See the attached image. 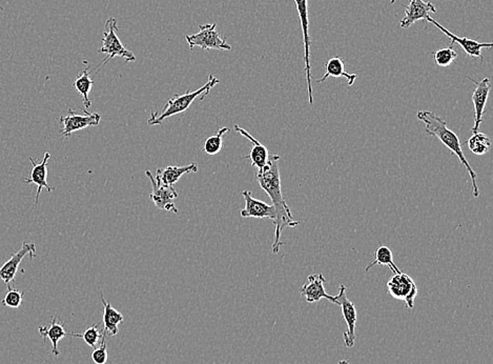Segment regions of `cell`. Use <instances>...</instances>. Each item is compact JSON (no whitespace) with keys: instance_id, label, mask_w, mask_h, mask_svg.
I'll list each match as a JSON object with an SVG mask.
<instances>
[{"instance_id":"obj_1","label":"cell","mask_w":493,"mask_h":364,"mask_svg":"<svg viewBox=\"0 0 493 364\" xmlns=\"http://www.w3.org/2000/svg\"><path fill=\"white\" fill-rule=\"evenodd\" d=\"M279 155H270L266 166L263 169L258 170L256 178L258 180L261 189L270 196L273 205L276 209V219H275V240L273 244V253L278 254L281 246H284L281 242V234L286 228H294L300 222L294 220L292 212L288 203L283 198L282 185H281L280 162Z\"/></svg>"},{"instance_id":"obj_2","label":"cell","mask_w":493,"mask_h":364,"mask_svg":"<svg viewBox=\"0 0 493 364\" xmlns=\"http://www.w3.org/2000/svg\"><path fill=\"white\" fill-rule=\"evenodd\" d=\"M416 116L420 120L425 123L426 134L428 136L435 137L439 139L440 142L453 152L462 164L465 166V169L468 172L469 177L471 179V185H472V194L475 198H477L480 196V191L477 187V173L475 170L471 168L470 164L467 160L464 152L462 150L461 142L457 135L453 130L448 128L447 122L444 120L442 117L438 116L433 112L430 111H419L416 113Z\"/></svg>"},{"instance_id":"obj_3","label":"cell","mask_w":493,"mask_h":364,"mask_svg":"<svg viewBox=\"0 0 493 364\" xmlns=\"http://www.w3.org/2000/svg\"><path fill=\"white\" fill-rule=\"evenodd\" d=\"M219 82V79L216 78L215 76L210 75L208 81L206 82L205 85L202 86L201 88L196 90V91L186 92V93L182 94V95L173 96L160 114L158 115L157 112H155V113L152 112V115L147 119V123H149V125H161L162 121L166 120V118H170V117L174 116V115L184 113L186 109H190L192 103L196 101V98L201 97V99H203Z\"/></svg>"},{"instance_id":"obj_4","label":"cell","mask_w":493,"mask_h":364,"mask_svg":"<svg viewBox=\"0 0 493 364\" xmlns=\"http://www.w3.org/2000/svg\"><path fill=\"white\" fill-rule=\"evenodd\" d=\"M118 30H119V29H118L117 21L113 18V17L108 19L105 25H104L103 39H102L103 46H102L99 50L100 52L107 54L108 57L105 58V60L102 62L97 68H94V70L99 68V66H105L112 58L117 57V56L118 57L125 58V64H127V62H136V56H135V54L131 52V51L127 50V49L123 46V42H121V38L118 37Z\"/></svg>"},{"instance_id":"obj_5","label":"cell","mask_w":493,"mask_h":364,"mask_svg":"<svg viewBox=\"0 0 493 364\" xmlns=\"http://www.w3.org/2000/svg\"><path fill=\"white\" fill-rule=\"evenodd\" d=\"M186 41L190 50L199 47L203 50H227L231 51V46L227 41V37L221 38L217 31L216 23H205L199 27L197 34L186 35Z\"/></svg>"},{"instance_id":"obj_6","label":"cell","mask_w":493,"mask_h":364,"mask_svg":"<svg viewBox=\"0 0 493 364\" xmlns=\"http://www.w3.org/2000/svg\"><path fill=\"white\" fill-rule=\"evenodd\" d=\"M388 293L398 300H404L406 307L412 310L414 299L418 295V287L412 278L407 274H394L387 283Z\"/></svg>"},{"instance_id":"obj_7","label":"cell","mask_w":493,"mask_h":364,"mask_svg":"<svg viewBox=\"0 0 493 364\" xmlns=\"http://www.w3.org/2000/svg\"><path fill=\"white\" fill-rule=\"evenodd\" d=\"M308 0H294L299 18L301 23L302 33H303L304 44V64H305L306 81H307L308 101L310 105L314 103L312 86V66H310V36L309 21H308Z\"/></svg>"},{"instance_id":"obj_8","label":"cell","mask_w":493,"mask_h":364,"mask_svg":"<svg viewBox=\"0 0 493 364\" xmlns=\"http://www.w3.org/2000/svg\"><path fill=\"white\" fill-rule=\"evenodd\" d=\"M84 112H86V115H80L70 109L66 116H62L59 118V123L62 125L60 134L64 138H68L73 133L77 132V131L99 125L100 120H101V115L99 113Z\"/></svg>"},{"instance_id":"obj_9","label":"cell","mask_w":493,"mask_h":364,"mask_svg":"<svg viewBox=\"0 0 493 364\" xmlns=\"http://www.w3.org/2000/svg\"><path fill=\"white\" fill-rule=\"evenodd\" d=\"M147 176L149 177L151 185H152V194L149 196V198L152 199L157 209H164L168 212H173L175 214L178 213L175 200L178 198V193L174 187L170 185H161L155 179L154 174L147 171Z\"/></svg>"},{"instance_id":"obj_10","label":"cell","mask_w":493,"mask_h":364,"mask_svg":"<svg viewBox=\"0 0 493 364\" xmlns=\"http://www.w3.org/2000/svg\"><path fill=\"white\" fill-rule=\"evenodd\" d=\"M339 305L341 307L342 315L347 324V330L343 334L345 346L353 348L355 342V324H357V313L355 304L347 298L346 287L344 285H340L339 294L337 295Z\"/></svg>"},{"instance_id":"obj_11","label":"cell","mask_w":493,"mask_h":364,"mask_svg":"<svg viewBox=\"0 0 493 364\" xmlns=\"http://www.w3.org/2000/svg\"><path fill=\"white\" fill-rule=\"evenodd\" d=\"M426 21L431 23L432 25H435L440 31H442V32L449 38V41L451 42V47L453 46V44H459V46L462 47V49L465 51V53H466L468 56H470L471 58H475V60L480 58L481 64H482L483 60H484V56H483L482 54L483 49H491L493 47L491 42H479V41L475 40V39L457 36V35L451 33V31L447 30L443 25H440V23L432 18V17L428 16Z\"/></svg>"},{"instance_id":"obj_12","label":"cell","mask_w":493,"mask_h":364,"mask_svg":"<svg viewBox=\"0 0 493 364\" xmlns=\"http://www.w3.org/2000/svg\"><path fill=\"white\" fill-rule=\"evenodd\" d=\"M325 283L326 280L323 274H312L308 276L305 283L300 289V294L308 303L319 302L322 299H326L333 304L339 305L337 296H331L326 293L325 287H324Z\"/></svg>"},{"instance_id":"obj_13","label":"cell","mask_w":493,"mask_h":364,"mask_svg":"<svg viewBox=\"0 0 493 364\" xmlns=\"http://www.w3.org/2000/svg\"><path fill=\"white\" fill-rule=\"evenodd\" d=\"M35 252H36V246L34 242H23L21 250L14 253L3 267L0 268V279L3 280L8 287H11V283L15 280L19 264L23 261L25 256L29 255V258L33 259L35 258Z\"/></svg>"},{"instance_id":"obj_14","label":"cell","mask_w":493,"mask_h":364,"mask_svg":"<svg viewBox=\"0 0 493 364\" xmlns=\"http://www.w3.org/2000/svg\"><path fill=\"white\" fill-rule=\"evenodd\" d=\"M469 79L475 83V91L472 94L473 109H475V125H473L472 134L479 132L481 123L483 122V115H484L485 107L488 101L489 92L491 89L490 79L483 78L482 80H475L469 77Z\"/></svg>"},{"instance_id":"obj_15","label":"cell","mask_w":493,"mask_h":364,"mask_svg":"<svg viewBox=\"0 0 493 364\" xmlns=\"http://www.w3.org/2000/svg\"><path fill=\"white\" fill-rule=\"evenodd\" d=\"M244 197L245 207L241 209V217L243 218H268L274 222L276 219V209L274 205H267L264 201L253 198L249 191L242 193Z\"/></svg>"},{"instance_id":"obj_16","label":"cell","mask_w":493,"mask_h":364,"mask_svg":"<svg viewBox=\"0 0 493 364\" xmlns=\"http://www.w3.org/2000/svg\"><path fill=\"white\" fill-rule=\"evenodd\" d=\"M406 7L405 16L400 21V27L402 29H409L412 25L420 21H426L430 13H437L433 3L424 0H408Z\"/></svg>"},{"instance_id":"obj_17","label":"cell","mask_w":493,"mask_h":364,"mask_svg":"<svg viewBox=\"0 0 493 364\" xmlns=\"http://www.w3.org/2000/svg\"><path fill=\"white\" fill-rule=\"evenodd\" d=\"M50 158L51 154L49 152L45 154V157H43L42 161L40 162H36L32 158H29L33 168L32 171H31V176H29V178L25 179V183H33V185H37L35 205L38 203L39 196H40L43 189L48 190V192H52L54 190L48 185V180H47V178H48V161Z\"/></svg>"},{"instance_id":"obj_18","label":"cell","mask_w":493,"mask_h":364,"mask_svg":"<svg viewBox=\"0 0 493 364\" xmlns=\"http://www.w3.org/2000/svg\"><path fill=\"white\" fill-rule=\"evenodd\" d=\"M233 129H235L236 132L239 133V134L242 135L245 138L249 139V142L253 144L251 152H249V155L246 156V158L251 160V166H253V168H257L258 170L263 169V168L266 166L268 158H270V153H268L266 146H263L259 140L253 138L246 130L240 128L239 125H233Z\"/></svg>"},{"instance_id":"obj_19","label":"cell","mask_w":493,"mask_h":364,"mask_svg":"<svg viewBox=\"0 0 493 364\" xmlns=\"http://www.w3.org/2000/svg\"><path fill=\"white\" fill-rule=\"evenodd\" d=\"M196 172H198V166L195 162L184 166H168L164 169L157 170L155 179L161 185L173 187L182 176Z\"/></svg>"},{"instance_id":"obj_20","label":"cell","mask_w":493,"mask_h":364,"mask_svg":"<svg viewBox=\"0 0 493 364\" xmlns=\"http://www.w3.org/2000/svg\"><path fill=\"white\" fill-rule=\"evenodd\" d=\"M100 299H101L102 304H103V333L109 335V336H116L119 332L118 326L123 324V315L121 312H118L116 309L112 307L111 303L108 302L104 299L102 291H99Z\"/></svg>"},{"instance_id":"obj_21","label":"cell","mask_w":493,"mask_h":364,"mask_svg":"<svg viewBox=\"0 0 493 364\" xmlns=\"http://www.w3.org/2000/svg\"><path fill=\"white\" fill-rule=\"evenodd\" d=\"M345 62L344 60H342L341 57H333L328 60L326 62L325 66V74L321 79L318 80V83L325 81L327 78H346L349 81V88L355 83V79H357V74L349 73L345 71Z\"/></svg>"},{"instance_id":"obj_22","label":"cell","mask_w":493,"mask_h":364,"mask_svg":"<svg viewBox=\"0 0 493 364\" xmlns=\"http://www.w3.org/2000/svg\"><path fill=\"white\" fill-rule=\"evenodd\" d=\"M38 330L41 337L43 338V341H46L47 338L50 339L51 343H52L53 355L58 356V342L66 336L64 324H58L57 317L55 316L51 320L50 326H39Z\"/></svg>"},{"instance_id":"obj_23","label":"cell","mask_w":493,"mask_h":364,"mask_svg":"<svg viewBox=\"0 0 493 364\" xmlns=\"http://www.w3.org/2000/svg\"><path fill=\"white\" fill-rule=\"evenodd\" d=\"M91 73L90 66H86L84 71L74 80L75 89L81 95L82 101H84V111H88L92 105L90 93L93 89L95 81L92 78Z\"/></svg>"},{"instance_id":"obj_24","label":"cell","mask_w":493,"mask_h":364,"mask_svg":"<svg viewBox=\"0 0 493 364\" xmlns=\"http://www.w3.org/2000/svg\"><path fill=\"white\" fill-rule=\"evenodd\" d=\"M376 265H387L392 273L401 274L400 270L394 262L392 250L388 246H379L375 253V260L369 264L368 267H366L365 272L370 271L371 268L376 267Z\"/></svg>"},{"instance_id":"obj_25","label":"cell","mask_w":493,"mask_h":364,"mask_svg":"<svg viewBox=\"0 0 493 364\" xmlns=\"http://www.w3.org/2000/svg\"><path fill=\"white\" fill-rule=\"evenodd\" d=\"M469 150L475 155L483 156L491 150V140L484 133L477 132L466 142Z\"/></svg>"},{"instance_id":"obj_26","label":"cell","mask_w":493,"mask_h":364,"mask_svg":"<svg viewBox=\"0 0 493 364\" xmlns=\"http://www.w3.org/2000/svg\"><path fill=\"white\" fill-rule=\"evenodd\" d=\"M229 132V128H221L218 130L217 134L208 137L204 142L203 151L207 155H217L223 146L224 135Z\"/></svg>"},{"instance_id":"obj_27","label":"cell","mask_w":493,"mask_h":364,"mask_svg":"<svg viewBox=\"0 0 493 364\" xmlns=\"http://www.w3.org/2000/svg\"><path fill=\"white\" fill-rule=\"evenodd\" d=\"M71 335H72L73 337L82 338L84 341L86 342L88 346L96 348V346L99 344V342H101L102 338H103V336L105 334L99 330L97 324H92L90 328H86V330H84V334H75V333H72Z\"/></svg>"},{"instance_id":"obj_28","label":"cell","mask_w":493,"mask_h":364,"mask_svg":"<svg viewBox=\"0 0 493 364\" xmlns=\"http://www.w3.org/2000/svg\"><path fill=\"white\" fill-rule=\"evenodd\" d=\"M432 55H433L435 64L439 66H442V68L451 66L457 58V53L453 50V47L440 49L437 52L432 53Z\"/></svg>"},{"instance_id":"obj_29","label":"cell","mask_w":493,"mask_h":364,"mask_svg":"<svg viewBox=\"0 0 493 364\" xmlns=\"http://www.w3.org/2000/svg\"><path fill=\"white\" fill-rule=\"evenodd\" d=\"M23 301V293L17 289L13 287H8V293L5 294V298L3 300V305L10 307V309H18Z\"/></svg>"},{"instance_id":"obj_30","label":"cell","mask_w":493,"mask_h":364,"mask_svg":"<svg viewBox=\"0 0 493 364\" xmlns=\"http://www.w3.org/2000/svg\"><path fill=\"white\" fill-rule=\"evenodd\" d=\"M108 359H109V354H108L105 335H104L99 348H94L93 353H92V360L95 364H107Z\"/></svg>"},{"instance_id":"obj_31","label":"cell","mask_w":493,"mask_h":364,"mask_svg":"<svg viewBox=\"0 0 493 364\" xmlns=\"http://www.w3.org/2000/svg\"><path fill=\"white\" fill-rule=\"evenodd\" d=\"M339 364H349V361H346V360H341V361L339 362Z\"/></svg>"},{"instance_id":"obj_32","label":"cell","mask_w":493,"mask_h":364,"mask_svg":"<svg viewBox=\"0 0 493 364\" xmlns=\"http://www.w3.org/2000/svg\"><path fill=\"white\" fill-rule=\"evenodd\" d=\"M396 0H390V5H394V3H396Z\"/></svg>"},{"instance_id":"obj_33","label":"cell","mask_w":493,"mask_h":364,"mask_svg":"<svg viewBox=\"0 0 493 364\" xmlns=\"http://www.w3.org/2000/svg\"><path fill=\"white\" fill-rule=\"evenodd\" d=\"M0 11H3V7H0Z\"/></svg>"}]
</instances>
